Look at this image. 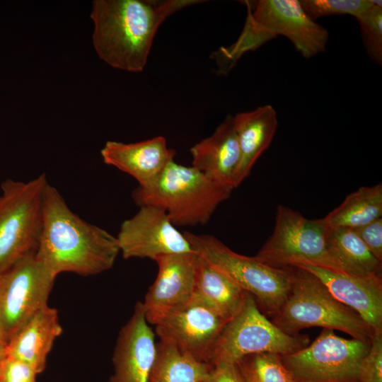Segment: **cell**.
Segmentation results:
<instances>
[{
	"instance_id": "e0dca14e",
	"label": "cell",
	"mask_w": 382,
	"mask_h": 382,
	"mask_svg": "<svg viewBox=\"0 0 382 382\" xmlns=\"http://www.w3.org/2000/svg\"><path fill=\"white\" fill-rule=\"evenodd\" d=\"M103 162L131 175L139 186L154 180L174 160L175 151L167 146L162 136L125 144L108 141L100 151Z\"/></svg>"
},
{
	"instance_id": "d6a6232c",
	"label": "cell",
	"mask_w": 382,
	"mask_h": 382,
	"mask_svg": "<svg viewBox=\"0 0 382 382\" xmlns=\"http://www.w3.org/2000/svg\"><path fill=\"white\" fill-rule=\"evenodd\" d=\"M2 359H3V358H0V364H1V361Z\"/></svg>"
},
{
	"instance_id": "30bf717a",
	"label": "cell",
	"mask_w": 382,
	"mask_h": 382,
	"mask_svg": "<svg viewBox=\"0 0 382 382\" xmlns=\"http://www.w3.org/2000/svg\"><path fill=\"white\" fill-rule=\"evenodd\" d=\"M56 277L35 253L26 255L0 273V329L7 344L47 306Z\"/></svg>"
},
{
	"instance_id": "7402d4cb",
	"label": "cell",
	"mask_w": 382,
	"mask_h": 382,
	"mask_svg": "<svg viewBox=\"0 0 382 382\" xmlns=\"http://www.w3.org/2000/svg\"><path fill=\"white\" fill-rule=\"evenodd\" d=\"M326 242L330 257L342 272L357 276L381 274V262L354 229L328 227Z\"/></svg>"
},
{
	"instance_id": "5bb4252c",
	"label": "cell",
	"mask_w": 382,
	"mask_h": 382,
	"mask_svg": "<svg viewBox=\"0 0 382 382\" xmlns=\"http://www.w3.org/2000/svg\"><path fill=\"white\" fill-rule=\"evenodd\" d=\"M156 262V279L141 301L147 322L154 325L190 301L195 288L197 254L167 255Z\"/></svg>"
},
{
	"instance_id": "d4e9b609",
	"label": "cell",
	"mask_w": 382,
	"mask_h": 382,
	"mask_svg": "<svg viewBox=\"0 0 382 382\" xmlns=\"http://www.w3.org/2000/svg\"><path fill=\"white\" fill-rule=\"evenodd\" d=\"M236 364L243 382H295L279 354H250Z\"/></svg>"
},
{
	"instance_id": "3957f363",
	"label": "cell",
	"mask_w": 382,
	"mask_h": 382,
	"mask_svg": "<svg viewBox=\"0 0 382 382\" xmlns=\"http://www.w3.org/2000/svg\"><path fill=\"white\" fill-rule=\"evenodd\" d=\"M232 190L193 166L173 160L151 183L139 185L132 198L139 207L155 205L164 209L175 226H195L206 224Z\"/></svg>"
},
{
	"instance_id": "7c38bea8",
	"label": "cell",
	"mask_w": 382,
	"mask_h": 382,
	"mask_svg": "<svg viewBox=\"0 0 382 382\" xmlns=\"http://www.w3.org/2000/svg\"><path fill=\"white\" fill-rule=\"evenodd\" d=\"M125 259L158 257L195 252L191 244L171 222L164 209L142 205L122 222L116 236Z\"/></svg>"
},
{
	"instance_id": "8992f818",
	"label": "cell",
	"mask_w": 382,
	"mask_h": 382,
	"mask_svg": "<svg viewBox=\"0 0 382 382\" xmlns=\"http://www.w3.org/2000/svg\"><path fill=\"white\" fill-rule=\"evenodd\" d=\"M48 184L45 174L26 183L8 179L1 184L0 273L26 255L36 253Z\"/></svg>"
},
{
	"instance_id": "8fae6325",
	"label": "cell",
	"mask_w": 382,
	"mask_h": 382,
	"mask_svg": "<svg viewBox=\"0 0 382 382\" xmlns=\"http://www.w3.org/2000/svg\"><path fill=\"white\" fill-rule=\"evenodd\" d=\"M245 2L248 13L243 28L252 34L272 39L283 35L304 58L325 51L328 30L308 16L299 0Z\"/></svg>"
},
{
	"instance_id": "52a82bcc",
	"label": "cell",
	"mask_w": 382,
	"mask_h": 382,
	"mask_svg": "<svg viewBox=\"0 0 382 382\" xmlns=\"http://www.w3.org/2000/svg\"><path fill=\"white\" fill-rule=\"evenodd\" d=\"M305 335H289L260 311L253 296L245 292L237 312L228 320L219 334L208 363L237 364L253 354H291L307 346Z\"/></svg>"
},
{
	"instance_id": "cb8c5ba5",
	"label": "cell",
	"mask_w": 382,
	"mask_h": 382,
	"mask_svg": "<svg viewBox=\"0 0 382 382\" xmlns=\"http://www.w3.org/2000/svg\"><path fill=\"white\" fill-rule=\"evenodd\" d=\"M382 185L361 187L324 218L329 228H357L381 217Z\"/></svg>"
},
{
	"instance_id": "2e32d148",
	"label": "cell",
	"mask_w": 382,
	"mask_h": 382,
	"mask_svg": "<svg viewBox=\"0 0 382 382\" xmlns=\"http://www.w3.org/2000/svg\"><path fill=\"white\" fill-rule=\"evenodd\" d=\"M156 353L154 332L141 301H138L119 332L112 355L113 374L108 382H149Z\"/></svg>"
},
{
	"instance_id": "4fadbf2b",
	"label": "cell",
	"mask_w": 382,
	"mask_h": 382,
	"mask_svg": "<svg viewBox=\"0 0 382 382\" xmlns=\"http://www.w3.org/2000/svg\"><path fill=\"white\" fill-rule=\"evenodd\" d=\"M228 320L192 297L185 306L159 321L155 325L156 333L159 340L169 341L183 352L208 363L212 349Z\"/></svg>"
},
{
	"instance_id": "d6986e66",
	"label": "cell",
	"mask_w": 382,
	"mask_h": 382,
	"mask_svg": "<svg viewBox=\"0 0 382 382\" xmlns=\"http://www.w3.org/2000/svg\"><path fill=\"white\" fill-rule=\"evenodd\" d=\"M240 159L234 178V188L249 175L257 160L270 146L278 126L277 112L270 105L233 116Z\"/></svg>"
},
{
	"instance_id": "9a60e30c",
	"label": "cell",
	"mask_w": 382,
	"mask_h": 382,
	"mask_svg": "<svg viewBox=\"0 0 382 382\" xmlns=\"http://www.w3.org/2000/svg\"><path fill=\"white\" fill-rule=\"evenodd\" d=\"M291 267L313 274L334 298L354 311L374 333L382 332L381 274L357 276L308 262H299Z\"/></svg>"
},
{
	"instance_id": "4dcf8cb0",
	"label": "cell",
	"mask_w": 382,
	"mask_h": 382,
	"mask_svg": "<svg viewBox=\"0 0 382 382\" xmlns=\"http://www.w3.org/2000/svg\"><path fill=\"white\" fill-rule=\"evenodd\" d=\"M201 382H243L236 364L212 365L208 376Z\"/></svg>"
},
{
	"instance_id": "83f0119b",
	"label": "cell",
	"mask_w": 382,
	"mask_h": 382,
	"mask_svg": "<svg viewBox=\"0 0 382 382\" xmlns=\"http://www.w3.org/2000/svg\"><path fill=\"white\" fill-rule=\"evenodd\" d=\"M359 382H382V332H374L359 369Z\"/></svg>"
},
{
	"instance_id": "5b68a950",
	"label": "cell",
	"mask_w": 382,
	"mask_h": 382,
	"mask_svg": "<svg viewBox=\"0 0 382 382\" xmlns=\"http://www.w3.org/2000/svg\"><path fill=\"white\" fill-rule=\"evenodd\" d=\"M183 233L197 255L251 294L269 313L280 309L291 289L292 267H275L238 254L212 235Z\"/></svg>"
},
{
	"instance_id": "4316f807",
	"label": "cell",
	"mask_w": 382,
	"mask_h": 382,
	"mask_svg": "<svg viewBox=\"0 0 382 382\" xmlns=\"http://www.w3.org/2000/svg\"><path fill=\"white\" fill-rule=\"evenodd\" d=\"M301 5L313 21L335 15L357 18L373 5L371 0H301Z\"/></svg>"
},
{
	"instance_id": "6da1fadb",
	"label": "cell",
	"mask_w": 382,
	"mask_h": 382,
	"mask_svg": "<svg viewBox=\"0 0 382 382\" xmlns=\"http://www.w3.org/2000/svg\"><path fill=\"white\" fill-rule=\"evenodd\" d=\"M202 0H94L91 18L98 57L113 68L141 71L161 24Z\"/></svg>"
},
{
	"instance_id": "603a6c76",
	"label": "cell",
	"mask_w": 382,
	"mask_h": 382,
	"mask_svg": "<svg viewBox=\"0 0 382 382\" xmlns=\"http://www.w3.org/2000/svg\"><path fill=\"white\" fill-rule=\"evenodd\" d=\"M212 365L183 352L172 342L159 340L149 382H201Z\"/></svg>"
},
{
	"instance_id": "f546056e",
	"label": "cell",
	"mask_w": 382,
	"mask_h": 382,
	"mask_svg": "<svg viewBox=\"0 0 382 382\" xmlns=\"http://www.w3.org/2000/svg\"><path fill=\"white\" fill-rule=\"evenodd\" d=\"M371 253L382 261V218L354 229Z\"/></svg>"
},
{
	"instance_id": "f1b7e54d",
	"label": "cell",
	"mask_w": 382,
	"mask_h": 382,
	"mask_svg": "<svg viewBox=\"0 0 382 382\" xmlns=\"http://www.w3.org/2000/svg\"><path fill=\"white\" fill-rule=\"evenodd\" d=\"M36 371L20 360L4 357L0 364V382H37Z\"/></svg>"
},
{
	"instance_id": "ffe728a7",
	"label": "cell",
	"mask_w": 382,
	"mask_h": 382,
	"mask_svg": "<svg viewBox=\"0 0 382 382\" xmlns=\"http://www.w3.org/2000/svg\"><path fill=\"white\" fill-rule=\"evenodd\" d=\"M62 332L57 310L47 305L8 341L6 356L26 363L40 374L45 369L47 357L55 339Z\"/></svg>"
},
{
	"instance_id": "ac0fdd59",
	"label": "cell",
	"mask_w": 382,
	"mask_h": 382,
	"mask_svg": "<svg viewBox=\"0 0 382 382\" xmlns=\"http://www.w3.org/2000/svg\"><path fill=\"white\" fill-rule=\"evenodd\" d=\"M190 151L192 166L211 180L234 189L240 151L233 116L227 115L212 135L195 144Z\"/></svg>"
},
{
	"instance_id": "7a4b0ae2",
	"label": "cell",
	"mask_w": 382,
	"mask_h": 382,
	"mask_svg": "<svg viewBox=\"0 0 382 382\" xmlns=\"http://www.w3.org/2000/svg\"><path fill=\"white\" fill-rule=\"evenodd\" d=\"M117 237L74 213L48 184L37 258L57 276L73 272L91 276L112 268L120 253Z\"/></svg>"
},
{
	"instance_id": "484cf974",
	"label": "cell",
	"mask_w": 382,
	"mask_h": 382,
	"mask_svg": "<svg viewBox=\"0 0 382 382\" xmlns=\"http://www.w3.org/2000/svg\"><path fill=\"white\" fill-rule=\"evenodd\" d=\"M373 5L355 18L359 25L363 45L368 57L382 65V4L371 0Z\"/></svg>"
},
{
	"instance_id": "44dd1931",
	"label": "cell",
	"mask_w": 382,
	"mask_h": 382,
	"mask_svg": "<svg viewBox=\"0 0 382 382\" xmlns=\"http://www.w3.org/2000/svg\"><path fill=\"white\" fill-rule=\"evenodd\" d=\"M245 291L197 255L196 277L192 297L230 319L241 305Z\"/></svg>"
},
{
	"instance_id": "277c9868",
	"label": "cell",
	"mask_w": 382,
	"mask_h": 382,
	"mask_svg": "<svg viewBox=\"0 0 382 382\" xmlns=\"http://www.w3.org/2000/svg\"><path fill=\"white\" fill-rule=\"evenodd\" d=\"M293 267L290 291L273 323L285 333L298 335L309 327L345 332L354 339L370 342L374 331L352 308L334 298L311 273Z\"/></svg>"
},
{
	"instance_id": "9c48e42d",
	"label": "cell",
	"mask_w": 382,
	"mask_h": 382,
	"mask_svg": "<svg viewBox=\"0 0 382 382\" xmlns=\"http://www.w3.org/2000/svg\"><path fill=\"white\" fill-rule=\"evenodd\" d=\"M370 342L345 339L323 328L311 343L282 361L295 382H359L360 364Z\"/></svg>"
},
{
	"instance_id": "1f68e13d",
	"label": "cell",
	"mask_w": 382,
	"mask_h": 382,
	"mask_svg": "<svg viewBox=\"0 0 382 382\" xmlns=\"http://www.w3.org/2000/svg\"><path fill=\"white\" fill-rule=\"evenodd\" d=\"M7 347V342L5 340L2 332L0 329V358H4L6 356V349Z\"/></svg>"
},
{
	"instance_id": "ba28073f",
	"label": "cell",
	"mask_w": 382,
	"mask_h": 382,
	"mask_svg": "<svg viewBox=\"0 0 382 382\" xmlns=\"http://www.w3.org/2000/svg\"><path fill=\"white\" fill-rule=\"evenodd\" d=\"M327 231L323 218L308 219L280 204L277 208L273 232L255 257L275 267L308 262L342 272L328 253Z\"/></svg>"
}]
</instances>
